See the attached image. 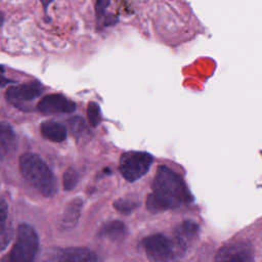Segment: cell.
<instances>
[{"mask_svg": "<svg viewBox=\"0 0 262 262\" xmlns=\"http://www.w3.org/2000/svg\"><path fill=\"white\" fill-rule=\"evenodd\" d=\"M39 248V237L35 229L26 223L17 227L15 242L9 254L0 262H34Z\"/></svg>", "mask_w": 262, "mask_h": 262, "instance_id": "3", "label": "cell"}, {"mask_svg": "<svg viewBox=\"0 0 262 262\" xmlns=\"http://www.w3.org/2000/svg\"><path fill=\"white\" fill-rule=\"evenodd\" d=\"M15 145V134L7 123H0V159L10 152Z\"/></svg>", "mask_w": 262, "mask_h": 262, "instance_id": "14", "label": "cell"}, {"mask_svg": "<svg viewBox=\"0 0 262 262\" xmlns=\"http://www.w3.org/2000/svg\"><path fill=\"white\" fill-rule=\"evenodd\" d=\"M87 117L89 124L92 127H96L100 124L101 121V112L100 107L96 102H90L87 107Z\"/></svg>", "mask_w": 262, "mask_h": 262, "instance_id": "17", "label": "cell"}, {"mask_svg": "<svg viewBox=\"0 0 262 262\" xmlns=\"http://www.w3.org/2000/svg\"><path fill=\"white\" fill-rule=\"evenodd\" d=\"M152 162L154 158L148 152L126 151L120 158L119 171L127 181L134 182L147 173Z\"/></svg>", "mask_w": 262, "mask_h": 262, "instance_id": "5", "label": "cell"}, {"mask_svg": "<svg viewBox=\"0 0 262 262\" xmlns=\"http://www.w3.org/2000/svg\"><path fill=\"white\" fill-rule=\"evenodd\" d=\"M96 255L87 248L71 247L52 252L44 262H96Z\"/></svg>", "mask_w": 262, "mask_h": 262, "instance_id": "8", "label": "cell"}, {"mask_svg": "<svg viewBox=\"0 0 262 262\" xmlns=\"http://www.w3.org/2000/svg\"><path fill=\"white\" fill-rule=\"evenodd\" d=\"M12 234H13V231L10 225L6 226L5 229L0 233V252L3 251L8 246V244L12 238Z\"/></svg>", "mask_w": 262, "mask_h": 262, "instance_id": "19", "label": "cell"}, {"mask_svg": "<svg viewBox=\"0 0 262 262\" xmlns=\"http://www.w3.org/2000/svg\"><path fill=\"white\" fill-rule=\"evenodd\" d=\"M82 206L83 201L80 198L74 199L68 204L59 221L60 229L70 230L76 226L81 215Z\"/></svg>", "mask_w": 262, "mask_h": 262, "instance_id": "11", "label": "cell"}, {"mask_svg": "<svg viewBox=\"0 0 262 262\" xmlns=\"http://www.w3.org/2000/svg\"><path fill=\"white\" fill-rule=\"evenodd\" d=\"M42 93V88L38 83L20 84L9 87L5 93L6 99L16 107H23L26 103L34 100Z\"/></svg>", "mask_w": 262, "mask_h": 262, "instance_id": "9", "label": "cell"}, {"mask_svg": "<svg viewBox=\"0 0 262 262\" xmlns=\"http://www.w3.org/2000/svg\"><path fill=\"white\" fill-rule=\"evenodd\" d=\"M40 131L44 138L52 142H62L67 138L66 127L56 121H44L40 126Z\"/></svg>", "mask_w": 262, "mask_h": 262, "instance_id": "13", "label": "cell"}, {"mask_svg": "<svg viewBox=\"0 0 262 262\" xmlns=\"http://www.w3.org/2000/svg\"><path fill=\"white\" fill-rule=\"evenodd\" d=\"M3 21H4V15H3V13L0 11V27L2 26Z\"/></svg>", "mask_w": 262, "mask_h": 262, "instance_id": "21", "label": "cell"}, {"mask_svg": "<svg viewBox=\"0 0 262 262\" xmlns=\"http://www.w3.org/2000/svg\"><path fill=\"white\" fill-rule=\"evenodd\" d=\"M214 262H254V249L248 242H231L218 250Z\"/></svg>", "mask_w": 262, "mask_h": 262, "instance_id": "6", "label": "cell"}, {"mask_svg": "<svg viewBox=\"0 0 262 262\" xmlns=\"http://www.w3.org/2000/svg\"><path fill=\"white\" fill-rule=\"evenodd\" d=\"M139 205V202L133 199H119L114 202V208L121 214L128 215L133 212Z\"/></svg>", "mask_w": 262, "mask_h": 262, "instance_id": "15", "label": "cell"}, {"mask_svg": "<svg viewBox=\"0 0 262 262\" xmlns=\"http://www.w3.org/2000/svg\"><path fill=\"white\" fill-rule=\"evenodd\" d=\"M79 181V174L74 168H69L64 171L62 176V184L66 190H72L76 187Z\"/></svg>", "mask_w": 262, "mask_h": 262, "instance_id": "16", "label": "cell"}, {"mask_svg": "<svg viewBox=\"0 0 262 262\" xmlns=\"http://www.w3.org/2000/svg\"><path fill=\"white\" fill-rule=\"evenodd\" d=\"M142 247L149 262H173L184 254L173 237L162 233L146 236L142 241Z\"/></svg>", "mask_w": 262, "mask_h": 262, "instance_id": "4", "label": "cell"}, {"mask_svg": "<svg viewBox=\"0 0 262 262\" xmlns=\"http://www.w3.org/2000/svg\"><path fill=\"white\" fill-rule=\"evenodd\" d=\"M23 177L42 195L53 196L57 191V181L47 164L36 154L26 152L19 158Z\"/></svg>", "mask_w": 262, "mask_h": 262, "instance_id": "2", "label": "cell"}, {"mask_svg": "<svg viewBox=\"0 0 262 262\" xmlns=\"http://www.w3.org/2000/svg\"><path fill=\"white\" fill-rule=\"evenodd\" d=\"M199 233V225L191 220H184L178 224L173 231V239L185 252Z\"/></svg>", "mask_w": 262, "mask_h": 262, "instance_id": "10", "label": "cell"}, {"mask_svg": "<svg viewBox=\"0 0 262 262\" xmlns=\"http://www.w3.org/2000/svg\"><path fill=\"white\" fill-rule=\"evenodd\" d=\"M127 234V227L126 225L119 221L113 220L103 224L97 232L98 237L107 239L111 242H118L123 239Z\"/></svg>", "mask_w": 262, "mask_h": 262, "instance_id": "12", "label": "cell"}, {"mask_svg": "<svg viewBox=\"0 0 262 262\" xmlns=\"http://www.w3.org/2000/svg\"><path fill=\"white\" fill-rule=\"evenodd\" d=\"M146 199V208L152 213L178 208L192 201L182 178L167 166H159Z\"/></svg>", "mask_w": 262, "mask_h": 262, "instance_id": "1", "label": "cell"}, {"mask_svg": "<svg viewBox=\"0 0 262 262\" xmlns=\"http://www.w3.org/2000/svg\"><path fill=\"white\" fill-rule=\"evenodd\" d=\"M76 108V103L61 94H48L43 96L38 104L37 110L45 115L70 114Z\"/></svg>", "mask_w": 262, "mask_h": 262, "instance_id": "7", "label": "cell"}, {"mask_svg": "<svg viewBox=\"0 0 262 262\" xmlns=\"http://www.w3.org/2000/svg\"><path fill=\"white\" fill-rule=\"evenodd\" d=\"M8 215V206L6 201L0 196V233L5 229L6 227V220Z\"/></svg>", "mask_w": 262, "mask_h": 262, "instance_id": "18", "label": "cell"}, {"mask_svg": "<svg viewBox=\"0 0 262 262\" xmlns=\"http://www.w3.org/2000/svg\"><path fill=\"white\" fill-rule=\"evenodd\" d=\"M11 83H14V81L10 80V79H7L6 77H4L1 73H0V87H4L8 84H11Z\"/></svg>", "mask_w": 262, "mask_h": 262, "instance_id": "20", "label": "cell"}, {"mask_svg": "<svg viewBox=\"0 0 262 262\" xmlns=\"http://www.w3.org/2000/svg\"><path fill=\"white\" fill-rule=\"evenodd\" d=\"M3 71H4V69H3V67H1V66H0V73H2V72H3Z\"/></svg>", "mask_w": 262, "mask_h": 262, "instance_id": "22", "label": "cell"}]
</instances>
